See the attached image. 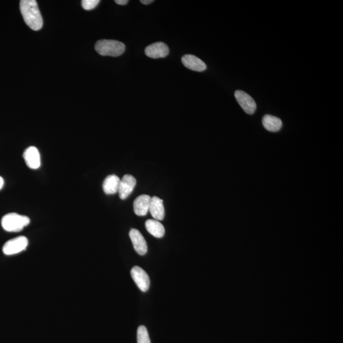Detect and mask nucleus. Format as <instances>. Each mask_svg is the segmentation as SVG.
<instances>
[{
  "label": "nucleus",
  "instance_id": "1",
  "mask_svg": "<svg viewBox=\"0 0 343 343\" xmlns=\"http://www.w3.org/2000/svg\"><path fill=\"white\" fill-rule=\"evenodd\" d=\"M20 10L26 25L31 30H41L43 18L35 0H22L20 2Z\"/></svg>",
  "mask_w": 343,
  "mask_h": 343
},
{
  "label": "nucleus",
  "instance_id": "8",
  "mask_svg": "<svg viewBox=\"0 0 343 343\" xmlns=\"http://www.w3.org/2000/svg\"><path fill=\"white\" fill-rule=\"evenodd\" d=\"M169 53L168 47L163 42H157L145 49V54L152 59H158V58H165L167 56Z\"/></svg>",
  "mask_w": 343,
  "mask_h": 343
},
{
  "label": "nucleus",
  "instance_id": "5",
  "mask_svg": "<svg viewBox=\"0 0 343 343\" xmlns=\"http://www.w3.org/2000/svg\"><path fill=\"white\" fill-rule=\"evenodd\" d=\"M131 273L134 281L141 291L145 292L148 291L150 286L149 277L143 269L139 266H134L132 269Z\"/></svg>",
  "mask_w": 343,
  "mask_h": 343
},
{
  "label": "nucleus",
  "instance_id": "9",
  "mask_svg": "<svg viewBox=\"0 0 343 343\" xmlns=\"http://www.w3.org/2000/svg\"><path fill=\"white\" fill-rule=\"evenodd\" d=\"M129 236L137 254L141 255L146 254L147 252V243L140 231L136 229H132L129 232Z\"/></svg>",
  "mask_w": 343,
  "mask_h": 343
},
{
  "label": "nucleus",
  "instance_id": "6",
  "mask_svg": "<svg viewBox=\"0 0 343 343\" xmlns=\"http://www.w3.org/2000/svg\"><path fill=\"white\" fill-rule=\"evenodd\" d=\"M234 96L240 106L247 114L252 115L256 110V103L249 94L242 91H237L234 92Z\"/></svg>",
  "mask_w": 343,
  "mask_h": 343
},
{
  "label": "nucleus",
  "instance_id": "18",
  "mask_svg": "<svg viewBox=\"0 0 343 343\" xmlns=\"http://www.w3.org/2000/svg\"><path fill=\"white\" fill-rule=\"evenodd\" d=\"M99 0H83L81 2V5L84 9L86 10H91L95 9L99 4Z\"/></svg>",
  "mask_w": 343,
  "mask_h": 343
},
{
  "label": "nucleus",
  "instance_id": "3",
  "mask_svg": "<svg viewBox=\"0 0 343 343\" xmlns=\"http://www.w3.org/2000/svg\"><path fill=\"white\" fill-rule=\"evenodd\" d=\"M1 223L6 231L19 232L30 224V219L17 213H9L2 218Z\"/></svg>",
  "mask_w": 343,
  "mask_h": 343
},
{
  "label": "nucleus",
  "instance_id": "21",
  "mask_svg": "<svg viewBox=\"0 0 343 343\" xmlns=\"http://www.w3.org/2000/svg\"><path fill=\"white\" fill-rule=\"evenodd\" d=\"M4 185V180L2 177L0 176V189L3 188Z\"/></svg>",
  "mask_w": 343,
  "mask_h": 343
},
{
  "label": "nucleus",
  "instance_id": "17",
  "mask_svg": "<svg viewBox=\"0 0 343 343\" xmlns=\"http://www.w3.org/2000/svg\"><path fill=\"white\" fill-rule=\"evenodd\" d=\"M137 342L151 343L148 332H147L146 327L144 326L139 327L137 329Z\"/></svg>",
  "mask_w": 343,
  "mask_h": 343
},
{
  "label": "nucleus",
  "instance_id": "14",
  "mask_svg": "<svg viewBox=\"0 0 343 343\" xmlns=\"http://www.w3.org/2000/svg\"><path fill=\"white\" fill-rule=\"evenodd\" d=\"M120 179L117 176L110 175L104 179L102 184L103 191L106 195H114L118 192Z\"/></svg>",
  "mask_w": 343,
  "mask_h": 343
},
{
  "label": "nucleus",
  "instance_id": "20",
  "mask_svg": "<svg viewBox=\"0 0 343 343\" xmlns=\"http://www.w3.org/2000/svg\"><path fill=\"white\" fill-rule=\"evenodd\" d=\"M154 2L153 0H141V3H142V4L144 5H149L150 4H152V3Z\"/></svg>",
  "mask_w": 343,
  "mask_h": 343
},
{
  "label": "nucleus",
  "instance_id": "15",
  "mask_svg": "<svg viewBox=\"0 0 343 343\" xmlns=\"http://www.w3.org/2000/svg\"><path fill=\"white\" fill-rule=\"evenodd\" d=\"M145 226L147 231L156 238H162L165 234V228L163 224L155 220H148L146 221Z\"/></svg>",
  "mask_w": 343,
  "mask_h": 343
},
{
  "label": "nucleus",
  "instance_id": "16",
  "mask_svg": "<svg viewBox=\"0 0 343 343\" xmlns=\"http://www.w3.org/2000/svg\"><path fill=\"white\" fill-rule=\"evenodd\" d=\"M263 125L266 130L274 133L281 130L282 121L280 118L274 116L266 115L263 118Z\"/></svg>",
  "mask_w": 343,
  "mask_h": 343
},
{
  "label": "nucleus",
  "instance_id": "10",
  "mask_svg": "<svg viewBox=\"0 0 343 343\" xmlns=\"http://www.w3.org/2000/svg\"><path fill=\"white\" fill-rule=\"evenodd\" d=\"M24 159L26 165L31 169H37L41 165L40 154L38 149L34 146L28 147L24 152Z\"/></svg>",
  "mask_w": 343,
  "mask_h": 343
},
{
  "label": "nucleus",
  "instance_id": "11",
  "mask_svg": "<svg viewBox=\"0 0 343 343\" xmlns=\"http://www.w3.org/2000/svg\"><path fill=\"white\" fill-rule=\"evenodd\" d=\"M152 197L147 195H140L134 200V210L138 216H146L149 212Z\"/></svg>",
  "mask_w": 343,
  "mask_h": 343
},
{
  "label": "nucleus",
  "instance_id": "7",
  "mask_svg": "<svg viewBox=\"0 0 343 343\" xmlns=\"http://www.w3.org/2000/svg\"><path fill=\"white\" fill-rule=\"evenodd\" d=\"M136 183V179L134 176L126 174L120 180L119 189L118 192L121 200L127 199L129 195L133 192Z\"/></svg>",
  "mask_w": 343,
  "mask_h": 343
},
{
  "label": "nucleus",
  "instance_id": "4",
  "mask_svg": "<svg viewBox=\"0 0 343 343\" xmlns=\"http://www.w3.org/2000/svg\"><path fill=\"white\" fill-rule=\"evenodd\" d=\"M28 240L26 237L20 236L7 241L3 247V252L7 255L18 254L26 249Z\"/></svg>",
  "mask_w": 343,
  "mask_h": 343
},
{
  "label": "nucleus",
  "instance_id": "12",
  "mask_svg": "<svg viewBox=\"0 0 343 343\" xmlns=\"http://www.w3.org/2000/svg\"><path fill=\"white\" fill-rule=\"evenodd\" d=\"M182 62L186 68L198 72H202L207 69L205 63L199 57L194 55L187 54L184 55L181 59Z\"/></svg>",
  "mask_w": 343,
  "mask_h": 343
},
{
  "label": "nucleus",
  "instance_id": "13",
  "mask_svg": "<svg viewBox=\"0 0 343 343\" xmlns=\"http://www.w3.org/2000/svg\"><path fill=\"white\" fill-rule=\"evenodd\" d=\"M149 211L155 220H163L165 217V208L163 200L158 197H152Z\"/></svg>",
  "mask_w": 343,
  "mask_h": 343
},
{
  "label": "nucleus",
  "instance_id": "19",
  "mask_svg": "<svg viewBox=\"0 0 343 343\" xmlns=\"http://www.w3.org/2000/svg\"><path fill=\"white\" fill-rule=\"evenodd\" d=\"M128 2V0H116L115 3L118 5H125Z\"/></svg>",
  "mask_w": 343,
  "mask_h": 343
},
{
  "label": "nucleus",
  "instance_id": "2",
  "mask_svg": "<svg viewBox=\"0 0 343 343\" xmlns=\"http://www.w3.org/2000/svg\"><path fill=\"white\" fill-rule=\"evenodd\" d=\"M95 49L102 56L118 57L125 52V46L117 40L101 39L97 41Z\"/></svg>",
  "mask_w": 343,
  "mask_h": 343
}]
</instances>
